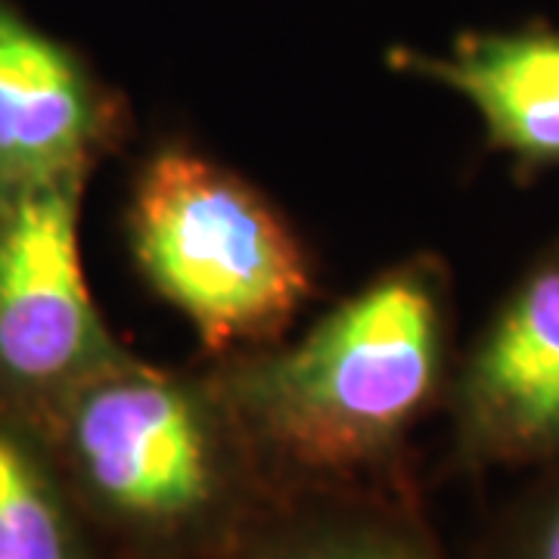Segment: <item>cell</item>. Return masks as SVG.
I'll return each instance as SVG.
<instances>
[{
  "label": "cell",
  "instance_id": "6da1fadb",
  "mask_svg": "<svg viewBox=\"0 0 559 559\" xmlns=\"http://www.w3.org/2000/svg\"><path fill=\"white\" fill-rule=\"evenodd\" d=\"M451 373V283L432 255L373 277L299 342L209 370L283 500L395 466Z\"/></svg>",
  "mask_w": 559,
  "mask_h": 559
},
{
  "label": "cell",
  "instance_id": "7a4b0ae2",
  "mask_svg": "<svg viewBox=\"0 0 559 559\" xmlns=\"http://www.w3.org/2000/svg\"><path fill=\"white\" fill-rule=\"evenodd\" d=\"M81 516L131 559H227L277 507L209 373L121 355L32 436Z\"/></svg>",
  "mask_w": 559,
  "mask_h": 559
},
{
  "label": "cell",
  "instance_id": "3957f363",
  "mask_svg": "<svg viewBox=\"0 0 559 559\" xmlns=\"http://www.w3.org/2000/svg\"><path fill=\"white\" fill-rule=\"evenodd\" d=\"M124 224L143 280L215 358L277 345L318 293L311 255L277 209L190 146L140 165Z\"/></svg>",
  "mask_w": 559,
  "mask_h": 559
},
{
  "label": "cell",
  "instance_id": "277c9868",
  "mask_svg": "<svg viewBox=\"0 0 559 559\" xmlns=\"http://www.w3.org/2000/svg\"><path fill=\"white\" fill-rule=\"evenodd\" d=\"M84 187L0 193V417L25 436L124 355L81 264Z\"/></svg>",
  "mask_w": 559,
  "mask_h": 559
},
{
  "label": "cell",
  "instance_id": "5b68a950",
  "mask_svg": "<svg viewBox=\"0 0 559 559\" xmlns=\"http://www.w3.org/2000/svg\"><path fill=\"white\" fill-rule=\"evenodd\" d=\"M466 466H559V240L525 267L448 385Z\"/></svg>",
  "mask_w": 559,
  "mask_h": 559
},
{
  "label": "cell",
  "instance_id": "8992f818",
  "mask_svg": "<svg viewBox=\"0 0 559 559\" xmlns=\"http://www.w3.org/2000/svg\"><path fill=\"white\" fill-rule=\"evenodd\" d=\"M119 134L121 106L84 53L0 0V193L87 183Z\"/></svg>",
  "mask_w": 559,
  "mask_h": 559
},
{
  "label": "cell",
  "instance_id": "52a82bcc",
  "mask_svg": "<svg viewBox=\"0 0 559 559\" xmlns=\"http://www.w3.org/2000/svg\"><path fill=\"white\" fill-rule=\"evenodd\" d=\"M389 66L463 97L479 112L488 143L520 168H559V28L525 22L463 32L444 53L395 47Z\"/></svg>",
  "mask_w": 559,
  "mask_h": 559
},
{
  "label": "cell",
  "instance_id": "ba28073f",
  "mask_svg": "<svg viewBox=\"0 0 559 559\" xmlns=\"http://www.w3.org/2000/svg\"><path fill=\"white\" fill-rule=\"evenodd\" d=\"M227 559H441L436 544L401 510L382 503L308 507L280 500Z\"/></svg>",
  "mask_w": 559,
  "mask_h": 559
},
{
  "label": "cell",
  "instance_id": "9c48e42d",
  "mask_svg": "<svg viewBox=\"0 0 559 559\" xmlns=\"http://www.w3.org/2000/svg\"><path fill=\"white\" fill-rule=\"evenodd\" d=\"M87 532L38 441L0 417V559H97Z\"/></svg>",
  "mask_w": 559,
  "mask_h": 559
},
{
  "label": "cell",
  "instance_id": "30bf717a",
  "mask_svg": "<svg viewBox=\"0 0 559 559\" xmlns=\"http://www.w3.org/2000/svg\"><path fill=\"white\" fill-rule=\"evenodd\" d=\"M495 559H559V466L507 525Z\"/></svg>",
  "mask_w": 559,
  "mask_h": 559
}]
</instances>
